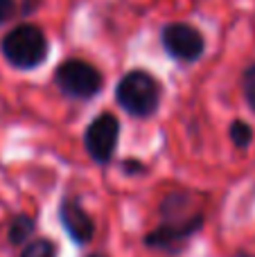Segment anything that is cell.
Segmentation results:
<instances>
[{"label": "cell", "instance_id": "cell-1", "mask_svg": "<svg viewBox=\"0 0 255 257\" xmlns=\"http://www.w3.org/2000/svg\"><path fill=\"white\" fill-rule=\"evenodd\" d=\"M161 223L143 237V244L149 250L165 255H179L201 232L206 214L197 208L194 196L185 190H174L161 201Z\"/></svg>", "mask_w": 255, "mask_h": 257}, {"label": "cell", "instance_id": "cell-2", "mask_svg": "<svg viewBox=\"0 0 255 257\" xmlns=\"http://www.w3.org/2000/svg\"><path fill=\"white\" fill-rule=\"evenodd\" d=\"M0 54L14 70L32 72L48 61V36L34 23H18L0 39Z\"/></svg>", "mask_w": 255, "mask_h": 257}, {"label": "cell", "instance_id": "cell-3", "mask_svg": "<svg viewBox=\"0 0 255 257\" xmlns=\"http://www.w3.org/2000/svg\"><path fill=\"white\" fill-rule=\"evenodd\" d=\"M163 102V86L149 70L134 68L124 72L115 86V104L131 117H145L156 115Z\"/></svg>", "mask_w": 255, "mask_h": 257}, {"label": "cell", "instance_id": "cell-4", "mask_svg": "<svg viewBox=\"0 0 255 257\" xmlns=\"http://www.w3.org/2000/svg\"><path fill=\"white\" fill-rule=\"evenodd\" d=\"M54 86L63 97L90 102L104 88V77L90 61L84 59H66L54 68Z\"/></svg>", "mask_w": 255, "mask_h": 257}, {"label": "cell", "instance_id": "cell-5", "mask_svg": "<svg viewBox=\"0 0 255 257\" xmlns=\"http://www.w3.org/2000/svg\"><path fill=\"white\" fill-rule=\"evenodd\" d=\"M161 45L176 63H197L206 52V36L190 23H167L161 30Z\"/></svg>", "mask_w": 255, "mask_h": 257}, {"label": "cell", "instance_id": "cell-6", "mask_svg": "<svg viewBox=\"0 0 255 257\" xmlns=\"http://www.w3.org/2000/svg\"><path fill=\"white\" fill-rule=\"evenodd\" d=\"M117 142H120V120L108 111L93 117L84 128V149L95 165L111 163L115 158Z\"/></svg>", "mask_w": 255, "mask_h": 257}, {"label": "cell", "instance_id": "cell-7", "mask_svg": "<svg viewBox=\"0 0 255 257\" xmlns=\"http://www.w3.org/2000/svg\"><path fill=\"white\" fill-rule=\"evenodd\" d=\"M57 217H59V223H61L63 232H66L68 239L75 246H86L95 239V232H97L95 219L90 217L88 210L81 205L79 196H75V194L63 196V199L59 201Z\"/></svg>", "mask_w": 255, "mask_h": 257}, {"label": "cell", "instance_id": "cell-8", "mask_svg": "<svg viewBox=\"0 0 255 257\" xmlns=\"http://www.w3.org/2000/svg\"><path fill=\"white\" fill-rule=\"evenodd\" d=\"M36 219L27 212H18L12 217L7 226V241L9 246H25L30 239H34Z\"/></svg>", "mask_w": 255, "mask_h": 257}, {"label": "cell", "instance_id": "cell-9", "mask_svg": "<svg viewBox=\"0 0 255 257\" xmlns=\"http://www.w3.org/2000/svg\"><path fill=\"white\" fill-rule=\"evenodd\" d=\"M228 140H230V145H233L235 149L246 151L248 145L253 142V128H251V124H248V122H244V120H233V122H230V126H228Z\"/></svg>", "mask_w": 255, "mask_h": 257}, {"label": "cell", "instance_id": "cell-10", "mask_svg": "<svg viewBox=\"0 0 255 257\" xmlns=\"http://www.w3.org/2000/svg\"><path fill=\"white\" fill-rule=\"evenodd\" d=\"M18 257H57V244L50 237H34L23 246Z\"/></svg>", "mask_w": 255, "mask_h": 257}, {"label": "cell", "instance_id": "cell-11", "mask_svg": "<svg viewBox=\"0 0 255 257\" xmlns=\"http://www.w3.org/2000/svg\"><path fill=\"white\" fill-rule=\"evenodd\" d=\"M239 84H242V95H244V99H246V106L255 113V63H248L242 70Z\"/></svg>", "mask_w": 255, "mask_h": 257}, {"label": "cell", "instance_id": "cell-12", "mask_svg": "<svg viewBox=\"0 0 255 257\" xmlns=\"http://www.w3.org/2000/svg\"><path fill=\"white\" fill-rule=\"evenodd\" d=\"M122 172L126 176H143V174L149 172V167H147V163H143L138 158H124L122 160Z\"/></svg>", "mask_w": 255, "mask_h": 257}, {"label": "cell", "instance_id": "cell-13", "mask_svg": "<svg viewBox=\"0 0 255 257\" xmlns=\"http://www.w3.org/2000/svg\"><path fill=\"white\" fill-rule=\"evenodd\" d=\"M18 16V0H0V25Z\"/></svg>", "mask_w": 255, "mask_h": 257}, {"label": "cell", "instance_id": "cell-14", "mask_svg": "<svg viewBox=\"0 0 255 257\" xmlns=\"http://www.w3.org/2000/svg\"><path fill=\"white\" fill-rule=\"evenodd\" d=\"M41 7V0H18V14L21 16H32Z\"/></svg>", "mask_w": 255, "mask_h": 257}, {"label": "cell", "instance_id": "cell-15", "mask_svg": "<svg viewBox=\"0 0 255 257\" xmlns=\"http://www.w3.org/2000/svg\"><path fill=\"white\" fill-rule=\"evenodd\" d=\"M230 257H255L253 253H246V250H237V253H233Z\"/></svg>", "mask_w": 255, "mask_h": 257}, {"label": "cell", "instance_id": "cell-16", "mask_svg": "<svg viewBox=\"0 0 255 257\" xmlns=\"http://www.w3.org/2000/svg\"><path fill=\"white\" fill-rule=\"evenodd\" d=\"M84 257H108L106 253H88V255H84Z\"/></svg>", "mask_w": 255, "mask_h": 257}]
</instances>
